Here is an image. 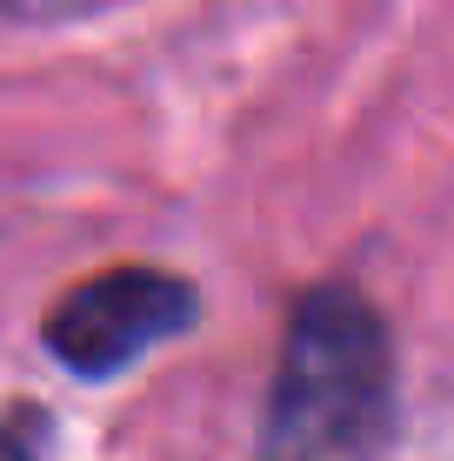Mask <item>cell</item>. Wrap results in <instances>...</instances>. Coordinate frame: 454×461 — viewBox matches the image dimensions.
I'll list each match as a JSON object with an SVG mask.
<instances>
[{
	"label": "cell",
	"instance_id": "3957f363",
	"mask_svg": "<svg viewBox=\"0 0 454 461\" xmlns=\"http://www.w3.org/2000/svg\"><path fill=\"white\" fill-rule=\"evenodd\" d=\"M34 435H40V415H34V408H13V428H7V461H40V455H34Z\"/></svg>",
	"mask_w": 454,
	"mask_h": 461
},
{
	"label": "cell",
	"instance_id": "6da1fadb",
	"mask_svg": "<svg viewBox=\"0 0 454 461\" xmlns=\"http://www.w3.org/2000/svg\"><path fill=\"white\" fill-rule=\"evenodd\" d=\"M395 428V335L368 294L307 288L261 402L254 461H368Z\"/></svg>",
	"mask_w": 454,
	"mask_h": 461
},
{
	"label": "cell",
	"instance_id": "7a4b0ae2",
	"mask_svg": "<svg viewBox=\"0 0 454 461\" xmlns=\"http://www.w3.org/2000/svg\"><path fill=\"white\" fill-rule=\"evenodd\" d=\"M200 321V294L194 281L174 267H107V275L74 281L67 294L47 308L40 341L74 381H114L134 361H147L154 348H167L174 335Z\"/></svg>",
	"mask_w": 454,
	"mask_h": 461
},
{
	"label": "cell",
	"instance_id": "277c9868",
	"mask_svg": "<svg viewBox=\"0 0 454 461\" xmlns=\"http://www.w3.org/2000/svg\"><path fill=\"white\" fill-rule=\"evenodd\" d=\"M74 0H7L13 21H54V14H67Z\"/></svg>",
	"mask_w": 454,
	"mask_h": 461
}]
</instances>
